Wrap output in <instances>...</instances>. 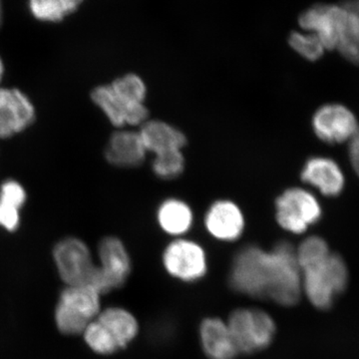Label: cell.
I'll use <instances>...</instances> for the list:
<instances>
[{
    "mask_svg": "<svg viewBox=\"0 0 359 359\" xmlns=\"http://www.w3.org/2000/svg\"><path fill=\"white\" fill-rule=\"evenodd\" d=\"M229 280L236 292L280 306H294L302 294L301 269L295 249L287 242L278 243L271 250L243 248L233 259Z\"/></svg>",
    "mask_w": 359,
    "mask_h": 359,
    "instance_id": "1",
    "label": "cell"
},
{
    "mask_svg": "<svg viewBox=\"0 0 359 359\" xmlns=\"http://www.w3.org/2000/svg\"><path fill=\"white\" fill-rule=\"evenodd\" d=\"M302 294L318 309H330L348 285L344 257L332 252L327 257L301 269Z\"/></svg>",
    "mask_w": 359,
    "mask_h": 359,
    "instance_id": "2",
    "label": "cell"
},
{
    "mask_svg": "<svg viewBox=\"0 0 359 359\" xmlns=\"http://www.w3.org/2000/svg\"><path fill=\"white\" fill-rule=\"evenodd\" d=\"M100 313V294L88 285L66 287L56 306V325L62 334H83Z\"/></svg>",
    "mask_w": 359,
    "mask_h": 359,
    "instance_id": "3",
    "label": "cell"
},
{
    "mask_svg": "<svg viewBox=\"0 0 359 359\" xmlns=\"http://www.w3.org/2000/svg\"><path fill=\"white\" fill-rule=\"evenodd\" d=\"M238 353L250 354L263 351L273 342L276 323L266 311L238 309L226 321Z\"/></svg>",
    "mask_w": 359,
    "mask_h": 359,
    "instance_id": "4",
    "label": "cell"
},
{
    "mask_svg": "<svg viewBox=\"0 0 359 359\" xmlns=\"http://www.w3.org/2000/svg\"><path fill=\"white\" fill-rule=\"evenodd\" d=\"M323 207L313 193L294 187L287 189L276 201V219L283 230L301 235L318 224Z\"/></svg>",
    "mask_w": 359,
    "mask_h": 359,
    "instance_id": "5",
    "label": "cell"
},
{
    "mask_svg": "<svg viewBox=\"0 0 359 359\" xmlns=\"http://www.w3.org/2000/svg\"><path fill=\"white\" fill-rule=\"evenodd\" d=\"M53 256L59 275L67 287H92L98 266L94 264L89 248L84 242L79 238H65L56 245Z\"/></svg>",
    "mask_w": 359,
    "mask_h": 359,
    "instance_id": "6",
    "label": "cell"
},
{
    "mask_svg": "<svg viewBox=\"0 0 359 359\" xmlns=\"http://www.w3.org/2000/svg\"><path fill=\"white\" fill-rule=\"evenodd\" d=\"M311 126L318 140L337 145L353 140L359 130V120L344 104L327 103L314 112Z\"/></svg>",
    "mask_w": 359,
    "mask_h": 359,
    "instance_id": "7",
    "label": "cell"
},
{
    "mask_svg": "<svg viewBox=\"0 0 359 359\" xmlns=\"http://www.w3.org/2000/svg\"><path fill=\"white\" fill-rule=\"evenodd\" d=\"M98 252L100 264L94 289L102 294L124 285L131 271V262L126 248L117 238H103L99 244Z\"/></svg>",
    "mask_w": 359,
    "mask_h": 359,
    "instance_id": "8",
    "label": "cell"
},
{
    "mask_svg": "<svg viewBox=\"0 0 359 359\" xmlns=\"http://www.w3.org/2000/svg\"><path fill=\"white\" fill-rule=\"evenodd\" d=\"M168 273L184 282L200 280L207 273V257L203 248L192 241H174L163 255Z\"/></svg>",
    "mask_w": 359,
    "mask_h": 359,
    "instance_id": "9",
    "label": "cell"
},
{
    "mask_svg": "<svg viewBox=\"0 0 359 359\" xmlns=\"http://www.w3.org/2000/svg\"><path fill=\"white\" fill-rule=\"evenodd\" d=\"M346 18L342 4H318L299 15V25L304 32L318 35L327 50H334Z\"/></svg>",
    "mask_w": 359,
    "mask_h": 359,
    "instance_id": "10",
    "label": "cell"
},
{
    "mask_svg": "<svg viewBox=\"0 0 359 359\" xmlns=\"http://www.w3.org/2000/svg\"><path fill=\"white\" fill-rule=\"evenodd\" d=\"M34 119L33 104L23 92L0 87V139L25 131Z\"/></svg>",
    "mask_w": 359,
    "mask_h": 359,
    "instance_id": "11",
    "label": "cell"
},
{
    "mask_svg": "<svg viewBox=\"0 0 359 359\" xmlns=\"http://www.w3.org/2000/svg\"><path fill=\"white\" fill-rule=\"evenodd\" d=\"M301 179L325 197H337L346 188V175L341 167L327 156L309 158L302 167Z\"/></svg>",
    "mask_w": 359,
    "mask_h": 359,
    "instance_id": "12",
    "label": "cell"
},
{
    "mask_svg": "<svg viewBox=\"0 0 359 359\" xmlns=\"http://www.w3.org/2000/svg\"><path fill=\"white\" fill-rule=\"evenodd\" d=\"M91 98L116 127L136 126L147 121L149 113L145 105L132 106L125 103L116 95L110 84L96 87L92 91Z\"/></svg>",
    "mask_w": 359,
    "mask_h": 359,
    "instance_id": "13",
    "label": "cell"
},
{
    "mask_svg": "<svg viewBox=\"0 0 359 359\" xmlns=\"http://www.w3.org/2000/svg\"><path fill=\"white\" fill-rule=\"evenodd\" d=\"M205 224L208 231L217 240L231 242L240 238L244 231V215L235 203L218 201L205 215Z\"/></svg>",
    "mask_w": 359,
    "mask_h": 359,
    "instance_id": "14",
    "label": "cell"
},
{
    "mask_svg": "<svg viewBox=\"0 0 359 359\" xmlns=\"http://www.w3.org/2000/svg\"><path fill=\"white\" fill-rule=\"evenodd\" d=\"M147 153L139 131L122 130L111 136L105 157L116 167L134 168L143 163Z\"/></svg>",
    "mask_w": 359,
    "mask_h": 359,
    "instance_id": "15",
    "label": "cell"
},
{
    "mask_svg": "<svg viewBox=\"0 0 359 359\" xmlns=\"http://www.w3.org/2000/svg\"><path fill=\"white\" fill-rule=\"evenodd\" d=\"M200 337L210 359H235L238 354L228 325L219 318H205L201 325Z\"/></svg>",
    "mask_w": 359,
    "mask_h": 359,
    "instance_id": "16",
    "label": "cell"
},
{
    "mask_svg": "<svg viewBox=\"0 0 359 359\" xmlns=\"http://www.w3.org/2000/svg\"><path fill=\"white\" fill-rule=\"evenodd\" d=\"M142 141L147 152L155 155L170 151H182L186 145L185 135L166 122L151 120L141 125Z\"/></svg>",
    "mask_w": 359,
    "mask_h": 359,
    "instance_id": "17",
    "label": "cell"
},
{
    "mask_svg": "<svg viewBox=\"0 0 359 359\" xmlns=\"http://www.w3.org/2000/svg\"><path fill=\"white\" fill-rule=\"evenodd\" d=\"M26 201L22 185L15 180H6L0 186V226L6 231L18 230L20 211Z\"/></svg>",
    "mask_w": 359,
    "mask_h": 359,
    "instance_id": "18",
    "label": "cell"
},
{
    "mask_svg": "<svg viewBox=\"0 0 359 359\" xmlns=\"http://www.w3.org/2000/svg\"><path fill=\"white\" fill-rule=\"evenodd\" d=\"M346 18L337 49L349 62L359 65V0L342 2Z\"/></svg>",
    "mask_w": 359,
    "mask_h": 359,
    "instance_id": "19",
    "label": "cell"
},
{
    "mask_svg": "<svg viewBox=\"0 0 359 359\" xmlns=\"http://www.w3.org/2000/svg\"><path fill=\"white\" fill-rule=\"evenodd\" d=\"M97 320L107 328L120 349L128 346L138 334V323L133 314L120 308H110L100 311Z\"/></svg>",
    "mask_w": 359,
    "mask_h": 359,
    "instance_id": "20",
    "label": "cell"
},
{
    "mask_svg": "<svg viewBox=\"0 0 359 359\" xmlns=\"http://www.w3.org/2000/svg\"><path fill=\"white\" fill-rule=\"evenodd\" d=\"M157 218L162 230L172 236L184 235L193 224L192 210L185 202L177 199L162 203Z\"/></svg>",
    "mask_w": 359,
    "mask_h": 359,
    "instance_id": "21",
    "label": "cell"
},
{
    "mask_svg": "<svg viewBox=\"0 0 359 359\" xmlns=\"http://www.w3.org/2000/svg\"><path fill=\"white\" fill-rule=\"evenodd\" d=\"M116 95L129 105H143L146 98V85L136 74H126L110 84Z\"/></svg>",
    "mask_w": 359,
    "mask_h": 359,
    "instance_id": "22",
    "label": "cell"
},
{
    "mask_svg": "<svg viewBox=\"0 0 359 359\" xmlns=\"http://www.w3.org/2000/svg\"><path fill=\"white\" fill-rule=\"evenodd\" d=\"M289 44L302 57L309 61H318L327 51L318 35L306 32L290 33Z\"/></svg>",
    "mask_w": 359,
    "mask_h": 359,
    "instance_id": "23",
    "label": "cell"
},
{
    "mask_svg": "<svg viewBox=\"0 0 359 359\" xmlns=\"http://www.w3.org/2000/svg\"><path fill=\"white\" fill-rule=\"evenodd\" d=\"M85 341L97 353L112 354L119 351L117 342L97 318L92 321L83 332Z\"/></svg>",
    "mask_w": 359,
    "mask_h": 359,
    "instance_id": "24",
    "label": "cell"
},
{
    "mask_svg": "<svg viewBox=\"0 0 359 359\" xmlns=\"http://www.w3.org/2000/svg\"><path fill=\"white\" fill-rule=\"evenodd\" d=\"M332 252L325 238L318 236H311L304 238L299 248L295 249V256L299 269H302L325 259Z\"/></svg>",
    "mask_w": 359,
    "mask_h": 359,
    "instance_id": "25",
    "label": "cell"
},
{
    "mask_svg": "<svg viewBox=\"0 0 359 359\" xmlns=\"http://www.w3.org/2000/svg\"><path fill=\"white\" fill-rule=\"evenodd\" d=\"M28 9L41 22H61L69 15L62 0H28Z\"/></svg>",
    "mask_w": 359,
    "mask_h": 359,
    "instance_id": "26",
    "label": "cell"
},
{
    "mask_svg": "<svg viewBox=\"0 0 359 359\" xmlns=\"http://www.w3.org/2000/svg\"><path fill=\"white\" fill-rule=\"evenodd\" d=\"M185 160L182 151H170L155 155L152 168L154 173L161 179L177 178L184 171Z\"/></svg>",
    "mask_w": 359,
    "mask_h": 359,
    "instance_id": "27",
    "label": "cell"
},
{
    "mask_svg": "<svg viewBox=\"0 0 359 359\" xmlns=\"http://www.w3.org/2000/svg\"><path fill=\"white\" fill-rule=\"evenodd\" d=\"M348 156L351 166L359 177V130L355 137L348 143Z\"/></svg>",
    "mask_w": 359,
    "mask_h": 359,
    "instance_id": "28",
    "label": "cell"
},
{
    "mask_svg": "<svg viewBox=\"0 0 359 359\" xmlns=\"http://www.w3.org/2000/svg\"><path fill=\"white\" fill-rule=\"evenodd\" d=\"M84 1L85 0H62L63 4H65L66 9H67L69 15L74 13Z\"/></svg>",
    "mask_w": 359,
    "mask_h": 359,
    "instance_id": "29",
    "label": "cell"
},
{
    "mask_svg": "<svg viewBox=\"0 0 359 359\" xmlns=\"http://www.w3.org/2000/svg\"><path fill=\"white\" fill-rule=\"evenodd\" d=\"M4 62H2V59L0 57V81H1L2 76H4Z\"/></svg>",
    "mask_w": 359,
    "mask_h": 359,
    "instance_id": "30",
    "label": "cell"
},
{
    "mask_svg": "<svg viewBox=\"0 0 359 359\" xmlns=\"http://www.w3.org/2000/svg\"><path fill=\"white\" fill-rule=\"evenodd\" d=\"M2 18H4V6H2V0H0V27L2 25Z\"/></svg>",
    "mask_w": 359,
    "mask_h": 359,
    "instance_id": "31",
    "label": "cell"
}]
</instances>
